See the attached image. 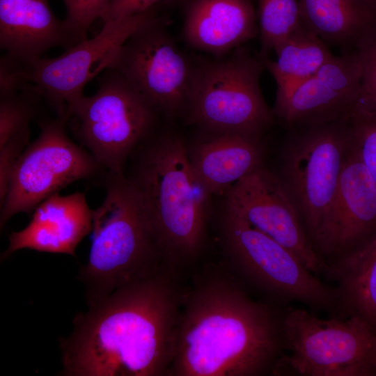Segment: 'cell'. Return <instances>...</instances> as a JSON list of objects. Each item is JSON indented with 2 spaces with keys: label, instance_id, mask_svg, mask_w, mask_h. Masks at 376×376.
Here are the masks:
<instances>
[{
  "label": "cell",
  "instance_id": "1",
  "mask_svg": "<svg viewBox=\"0 0 376 376\" xmlns=\"http://www.w3.org/2000/svg\"><path fill=\"white\" fill-rule=\"evenodd\" d=\"M179 274L164 265L78 313L59 340V375L167 376L182 309Z\"/></svg>",
  "mask_w": 376,
  "mask_h": 376
},
{
  "label": "cell",
  "instance_id": "2",
  "mask_svg": "<svg viewBox=\"0 0 376 376\" xmlns=\"http://www.w3.org/2000/svg\"><path fill=\"white\" fill-rule=\"evenodd\" d=\"M283 352V314L253 299L230 270L211 267L184 288L167 376L274 375Z\"/></svg>",
  "mask_w": 376,
  "mask_h": 376
},
{
  "label": "cell",
  "instance_id": "3",
  "mask_svg": "<svg viewBox=\"0 0 376 376\" xmlns=\"http://www.w3.org/2000/svg\"><path fill=\"white\" fill-rule=\"evenodd\" d=\"M153 132L134 150L123 175L140 196L163 264L181 273L202 251L212 195L196 175L182 139Z\"/></svg>",
  "mask_w": 376,
  "mask_h": 376
},
{
  "label": "cell",
  "instance_id": "4",
  "mask_svg": "<svg viewBox=\"0 0 376 376\" xmlns=\"http://www.w3.org/2000/svg\"><path fill=\"white\" fill-rule=\"evenodd\" d=\"M103 177L106 196L92 210L89 257L78 275L88 306L164 265L134 187L124 175L105 172Z\"/></svg>",
  "mask_w": 376,
  "mask_h": 376
},
{
  "label": "cell",
  "instance_id": "5",
  "mask_svg": "<svg viewBox=\"0 0 376 376\" xmlns=\"http://www.w3.org/2000/svg\"><path fill=\"white\" fill-rule=\"evenodd\" d=\"M264 69L259 56L243 46L224 56L195 63L184 113L187 123L205 132L262 137L275 117L260 86Z\"/></svg>",
  "mask_w": 376,
  "mask_h": 376
},
{
  "label": "cell",
  "instance_id": "6",
  "mask_svg": "<svg viewBox=\"0 0 376 376\" xmlns=\"http://www.w3.org/2000/svg\"><path fill=\"white\" fill-rule=\"evenodd\" d=\"M97 77V91L82 96L65 120L104 171L123 175L134 150L154 131L158 111L116 70Z\"/></svg>",
  "mask_w": 376,
  "mask_h": 376
},
{
  "label": "cell",
  "instance_id": "7",
  "mask_svg": "<svg viewBox=\"0 0 376 376\" xmlns=\"http://www.w3.org/2000/svg\"><path fill=\"white\" fill-rule=\"evenodd\" d=\"M283 334L284 352L274 375H376V333L357 317L322 319L288 308Z\"/></svg>",
  "mask_w": 376,
  "mask_h": 376
},
{
  "label": "cell",
  "instance_id": "8",
  "mask_svg": "<svg viewBox=\"0 0 376 376\" xmlns=\"http://www.w3.org/2000/svg\"><path fill=\"white\" fill-rule=\"evenodd\" d=\"M220 240L230 270L267 295L321 309L336 307L337 291L292 252L225 209Z\"/></svg>",
  "mask_w": 376,
  "mask_h": 376
},
{
  "label": "cell",
  "instance_id": "9",
  "mask_svg": "<svg viewBox=\"0 0 376 376\" xmlns=\"http://www.w3.org/2000/svg\"><path fill=\"white\" fill-rule=\"evenodd\" d=\"M38 125V137L24 149L12 171L0 205L1 230L14 215L33 212L70 183L104 171L89 151L69 138L63 118H40Z\"/></svg>",
  "mask_w": 376,
  "mask_h": 376
},
{
  "label": "cell",
  "instance_id": "10",
  "mask_svg": "<svg viewBox=\"0 0 376 376\" xmlns=\"http://www.w3.org/2000/svg\"><path fill=\"white\" fill-rule=\"evenodd\" d=\"M349 116L303 127L283 152L279 176L312 243L334 196L350 146Z\"/></svg>",
  "mask_w": 376,
  "mask_h": 376
},
{
  "label": "cell",
  "instance_id": "11",
  "mask_svg": "<svg viewBox=\"0 0 376 376\" xmlns=\"http://www.w3.org/2000/svg\"><path fill=\"white\" fill-rule=\"evenodd\" d=\"M158 13L159 3L132 17L103 22L93 38L79 42L57 57H41L24 66L26 91L45 100L65 120L84 96L85 86L109 68L126 40Z\"/></svg>",
  "mask_w": 376,
  "mask_h": 376
},
{
  "label": "cell",
  "instance_id": "12",
  "mask_svg": "<svg viewBox=\"0 0 376 376\" xmlns=\"http://www.w3.org/2000/svg\"><path fill=\"white\" fill-rule=\"evenodd\" d=\"M158 13L123 45L109 68L118 71L158 111L184 113L195 63L178 47Z\"/></svg>",
  "mask_w": 376,
  "mask_h": 376
},
{
  "label": "cell",
  "instance_id": "13",
  "mask_svg": "<svg viewBox=\"0 0 376 376\" xmlns=\"http://www.w3.org/2000/svg\"><path fill=\"white\" fill-rule=\"evenodd\" d=\"M224 195L225 209L290 250L315 274L324 273L327 263L314 247L279 175L263 166Z\"/></svg>",
  "mask_w": 376,
  "mask_h": 376
},
{
  "label": "cell",
  "instance_id": "14",
  "mask_svg": "<svg viewBox=\"0 0 376 376\" xmlns=\"http://www.w3.org/2000/svg\"><path fill=\"white\" fill-rule=\"evenodd\" d=\"M361 65L356 49L334 55L272 109L288 127H306L348 117L361 93Z\"/></svg>",
  "mask_w": 376,
  "mask_h": 376
},
{
  "label": "cell",
  "instance_id": "15",
  "mask_svg": "<svg viewBox=\"0 0 376 376\" xmlns=\"http://www.w3.org/2000/svg\"><path fill=\"white\" fill-rule=\"evenodd\" d=\"M376 235V184L350 145L336 189L313 244L336 259Z\"/></svg>",
  "mask_w": 376,
  "mask_h": 376
},
{
  "label": "cell",
  "instance_id": "16",
  "mask_svg": "<svg viewBox=\"0 0 376 376\" xmlns=\"http://www.w3.org/2000/svg\"><path fill=\"white\" fill-rule=\"evenodd\" d=\"M92 230V210L84 193H56L37 205L29 224L8 237L1 260L22 249L76 256V249Z\"/></svg>",
  "mask_w": 376,
  "mask_h": 376
},
{
  "label": "cell",
  "instance_id": "17",
  "mask_svg": "<svg viewBox=\"0 0 376 376\" xmlns=\"http://www.w3.org/2000/svg\"><path fill=\"white\" fill-rule=\"evenodd\" d=\"M79 40L49 0H0V47L24 66L50 49H67Z\"/></svg>",
  "mask_w": 376,
  "mask_h": 376
},
{
  "label": "cell",
  "instance_id": "18",
  "mask_svg": "<svg viewBox=\"0 0 376 376\" xmlns=\"http://www.w3.org/2000/svg\"><path fill=\"white\" fill-rule=\"evenodd\" d=\"M258 34L251 0H190L185 3L182 35L196 50L224 56Z\"/></svg>",
  "mask_w": 376,
  "mask_h": 376
},
{
  "label": "cell",
  "instance_id": "19",
  "mask_svg": "<svg viewBox=\"0 0 376 376\" xmlns=\"http://www.w3.org/2000/svg\"><path fill=\"white\" fill-rule=\"evenodd\" d=\"M205 132L187 150L196 175L212 195L225 194L240 179L263 166L262 137Z\"/></svg>",
  "mask_w": 376,
  "mask_h": 376
},
{
  "label": "cell",
  "instance_id": "20",
  "mask_svg": "<svg viewBox=\"0 0 376 376\" xmlns=\"http://www.w3.org/2000/svg\"><path fill=\"white\" fill-rule=\"evenodd\" d=\"M324 274L336 283L341 315L357 317L376 333V235L327 264Z\"/></svg>",
  "mask_w": 376,
  "mask_h": 376
},
{
  "label": "cell",
  "instance_id": "21",
  "mask_svg": "<svg viewBox=\"0 0 376 376\" xmlns=\"http://www.w3.org/2000/svg\"><path fill=\"white\" fill-rule=\"evenodd\" d=\"M302 24L328 45L345 52L356 49L376 25L375 0H299Z\"/></svg>",
  "mask_w": 376,
  "mask_h": 376
},
{
  "label": "cell",
  "instance_id": "22",
  "mask_svg": "<svg viewBox=\"0 0 376 376\" xmlns=\"http://www.w3.org/2000/svg\"><path fill=\"white\" fill-rule=\"evenodd\" d=\"M275 60L260 58L276 84V98L315 74L334 55L329 45L303 24L274 48Z\"/></svg>",
  "mask_w": 376,
  "mask_h": 376
},
{
  "label": "cell",
  "instance_id": "23",
  "mask_svg": "<svg viewBox=\"0 0 376 376\" xmlns=\"http://www.w3.org/2000/svg\"><path fill=\"white\" fill-rule=\"evenodd\" d=\"M260 40V58L302 26L299 0H258L256 11Z\"/></svg>",
  "mask_w": 376,
  "mask_h": 376
},
{
  "label": "cell",
  "instance_id": "24",
  "mask_svg": "<svg viewBox=\"0 0 376 376\" xmlns=\"http://www.w3.org/2000/svg\"><path fill=\"white\" fill-rule=\"evenodd\" d=\"M349 125L350 145L376 184V107L358 101Z\"/></svg>",
  "mask_w": 376,
  "mask_h": 376
},
{
  "label": "cell",
  "instance_id": "25",
  "mask_svg": "<svg viewBox=\"0 0 376 376\" xmlns=\"http://www.w3.org/2000/svg\"><path fill=\"white\" fill-rule=\"evenodd\" d=\"M39 99L42 98L29 91L0 97V147L29 128L30 122L38 115Z\"/></svg>",
  "mask_w": 376,
  "mask_h": 376
},
{
  "label": "cell",
  "instance_id": "26",
  "mask_svg": "<svg viewBox=\"0 0 376 376\" xmlns=\"http://www.w3.org/2000/svg\"><path fill=\"white\" fill-rule=\"evenodd\" d=\"M112 0H63L65 22L79 42L87 38L88 30L97 19L103 18Z\"/></svg>",
  "mask_w": 376,
  "mask_h": 376
},
{
  "label": "cell",
  "instance_id": "27",
  "mask_svg": "<svg viewBox=\"0 0 376 376\" xmlns=\"http://www.w3.org/2000/svg\"><path fill=\"white\" fill-rule=\"evenodd\" d=\"M361 65V93L359 101L376 106V25L367 30L356 49Z\"/></svg>",
  "mask_w": 376,
  "mask_h": 376
},
{
  "label": "cell",
  "instance_id": "28",
  "mask_svg": "<svg viewBox=\"0 0 376 376\" xmlns=\"http://www.w3.org/2000/svg\"><path fill=\"white\" fill-rule=\"evenodd\" d=\"M30 135L29 128L14 135L0 147V205L6 196L13 168L29 144Z\"/></svg>",
  "mask_w": 376,
  "mask_h": 376
},
{
  "label": "cell",
  "instance_id": "29",
  "mask_svg": "<svg viewBox=\"0 0 376 376\" xmlns=\"http://www.w3.org/2000/svg\"><path fill=\"white\" fill-rule=\"evenodd\" d=\"M24 65L7 54L0 59V97L24 91L26 84L23 77Z\"/></svg>",
  "mask_w": 376,
  "mask_h": 376
},
{
  "label": "cell",
  "instance_id": "30",
  "mask_svg": "<svg viewBox=\"0 0 376 376\" xmlns=\"http://www.w3.org/2000/svg\"><path fill=\"white\" fill-rule=\"evenodd\" d=\"M160 1L162 0H112L102 20L105 22L132 17L151 8Z\"/></svg>",
  "mask_w": 376,
  "mask_h": 376
},
{
  "label": "cell",
  "instance_id": "31",
  "mask_svg": "<svg viewBox=\"0 0 376 376\" xmlns=\"http://www.w3.org/2000/svg\"><path fill=\"white\" fill-rule=\"evenodd\" d=\"M168 1H169L171 2H182V3H185V4L186 3H187L190 0H168Z\"/></svg>",
  "mask_w": 376,
  "mask_h": 376
},
{
  "label": "cell",
  "instance_id": "32",
  "mask_svg": "<svg viewBox=\"0 0 376 376\" xmlns=\"http://www.w3.org/2000/svg\"><path fill=\"white\" fill-rule=\"evenodd\" d=\"M369 105H370V104H369ZM370 106H373V105H370ZM373 107H376V106H373Z\"/></svg>",
  "mask_w": 376,
  "mask_h": 376
},
{
  "label": "cell",
  "instance_id": "33",
  "mask_svg": "<svg viewBox=\"0 0 376 376\" xmlns=\"http://www.w3.org/2000/svg\"><path fill=\"white\" fill-rule=\"evenodd\" d=\"M375 1H376V0H375Z\"/></svg>",
  "mask_w": 376,
  "mask_h": 376
}]
</instances>
